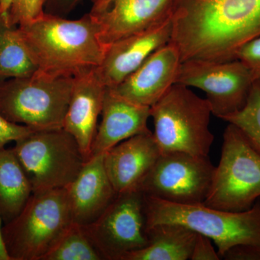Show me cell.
Returning a JSON list of instances; mask_svg holds the SVG:
<instances>
[{
  "mask_svg": "<svg viewBox=\"0 0 260 260\" xmlns=\"http://www.w3.org/2000/svg\"><path fill=\"white\" fill-rule=\"evenodd\" d=\"M148 244L133 251L123 260H187L198 233L181 224L162 223L147 225Z\"/></svg>",
  "mask_w": 260,
  "mask_h": 260,
  "instance_id": "cell-19",
  "label": "cell"
},
{
  "mask_svg": "<svg viewBox=\"0 0 260 260\" xmlns=\"http://www.w3.org/2000/svg\"><path fill=\"white\" fill-rule=\"evenodd\" d=\"M181 64L180 53L170 42L154 51L138 69L112 89L129 102L152 107L176 84Z\"/></svg>",
  "mask_w": 260,
  "mask_h": 260,
  "instance_id": "cell-14",
  "label": "cell"
},
{
  "mask_svg": "<svg viewBox=\"0 0 260 260\" xmlns=\"http://www.w3.org/2000/svg\"><path fill=\"white\" fill-rule=\"evenodd\" d=\"M13 150L32 192L68 187L86 162L78 142L63 128L34 130Z\"/></svg>",
  "mask_w": 260,
  "mask_h": 260,
  "instance_id": "cell-8",
  "label": "cell"
},
{
  "mask_svg": "<svg viewBox=\"0 0 260 260\" xmlns=\"http://www.w3.org/2000/svg\"><path fill=\"white\" fill-rule=\"evenodd\" d=\"M34 131L28 126L11 122L0 114V149L5 148L10 142H16L28 136Z\"/></svg>",
  "mask_w": 260,
  "mask_h": 260,
  "instance_id": "cell-26",
  "label": "cell"
},
{
  "mask_svg": "<svg viewBox=\"0 0 260 260\" xmlns=\"http://www.w3.org/2000/svg\"><path fill=\"white\" fill-rule=\"evenodd\" d=\"M172 24L181 62L234 60L260 37V0H175Z\"/></svg>",
  "mask_w": 260,
  "mask_h": 260,
  "instance_id": "cell-1",
  "label": "cell"
},
{
  "mask_svg": "<svg viewBox=\"0 0 260 260\" xmlns=\"http://www.w3.org/2000/svg\"><path fill=\"white\" fill-rule=\"evenodd\" d=\"M172 14L148 28L108 46L98 73L108 88H114L138 69L154 51L170 42Z\"/></svg>",
  "mask_w": 260,
  "mask_h": 260,
  "instance_id": "cell-13",
  "label": "cell"
},
{
  "mask_svg": "<svg viewBox=\"0 0 260 260\" xmlns=\"http://www.w3.org/2000/svg\"><path fill=\"white\" fill-rule=\"evenodd\" d=\"M221 259L225 260H260V244H242L225 251Z\"/></svg>",
  "mask_w": 260,
  "mask_h": 260,
  "instance_id": "cell-28",
  "label": "cell"
},
{
  "mask_svg": "<svg viewBox=\"0 0 260 260\" xmlns=\"http://www.w3.org/2000/svg\"><path fill=\"white\" fill-rule=\"evenodd\" d=\"M236 59L244 63L255 80L260 81V37L243 45L237 51Z\"/></svg>",
  "mask_w": 260,
  "mask_h": 260,
  "instance_id": "cell-25",
  "label": "cell"
},
{
  "mask_svg": "<svg viewBox=\"0 0 260 260\" xmlns=\"http://www.w3.org/2000/svg\"><path fill=\"white\" fill-rule=\"evenodd\" d=\"M224 121L237 126L260 154V81L255 80L246 105Z\"/></svg>",
  "mask_w": 260,
  "mask_h": 260,
  "instance_id": "cell-23",
  "label": "cell"
},
{
  "mask_svg": "<svg viewBox=\"0 0 260 260\" xmlns=\"http://www.w3.org/2000/svg\"><path fill=\"white\" fill-rule=\"evenodd\" d=\"M88 13L107 49L113 43L172 14L175 0H90Z\"/></svg>",
  "mask_w": 260,
  "mask_h": 260,
  "instance_id": "cell-12",
  "label": "cell"
},
{
  "mask_svg": "<svg viewBox=\"0 0 260 260\" xmlns=\"http://www.w3.org/2000/svg\"><path fill=\"white\" fill-rule=\"evenodd\" d=\"M66 189L73 222L85 226L95 221L117 194L106 171L104 154L87 160Z\"/></svg>",
  "mask_w": 260,
  "mask_h": 260,
  "instance_id": "cell-17",
  "label": "cell"
},
{
  "mask_svg": "<svg viewBox=\"0 0 260 260\" xmlns=\"http://www.w3.org/2000/svg\"><path fill=\"white\" fill-rule=\"evenodd\" d=\"M17 27L38 73L75 78L100 67L105 55L106 48L89 14L68 20L44 13Z\"/></svg>",
  "mask_w": 260,
  "mask_h": 260,
  "instance_id": "cell-2",
  "label": "cell"
},
{
  "mask_svg": "<svg viewBox=\"0 0 260 260\" xmlns=\"http://www.w3.org/2000/svg\"><path fill=\"white\" fill-rule=\"evenodd\" d=\"M2 223H3V221L0 218V260H10L9 256L7 253L6 249H5L4 242H3Z\"/></svg>",
  "mask_w": 260,
  "mask_h": 260,
  "instance_id": "cell-30",
  "label": "cell"
},
{
  "mask_svg": "<svg viewBox=\"0 0 260 260\" xmlns=\"http://www.w3.org/2000/svg\"><path fill=\"white\" fill-rule=\"evenodd\" d=\"M260 198V154L240 129L229 123L221 156L203 204L215 209L242 212Z\"/></svg>",
  "mask_w": 260,
  "mask_h": 260,
  "instance_id": "cell-7",
  "label": "cell"
},
{
  "mask_svg": "<svg viewBox=\"0 0 260 260\" xmlns=\"http://www.w3.org/2000/svg\"><path fill=\"white\" fill-rule=\"evenodd\" d=\"M106 89L97 68L74 78L63 129L74 137L86 161L91 158Z\"/></svg>",
  "mask_w": 260,
  "mask_h": 260,
  "instance_id": "cell-15",
  "label": "cell"
},
{
  "mask_svg": "<svg viewBox=\"0 0 260 260\" xmlns=\"http://www.w3.org/2000/svg\"><path fill=\"white\" fill-rule=\"evenodd\" d=\"M74 78L41 73L28 78L0 80V114L34 130L61 129Z\"/></svg>",
  "mask_w": 260,
  "mask_h": 260,
  "instance_id": "cell-6",
  "label": "cell"
},
{
  "mask_svg": "<svg viewBox=\"0 0 260 260\" xmlns=\"http://www.w3.org/2000/svg\"><path fill=\"white\" fill-rule=\"evenodd\" d=\"M212 114L206 99L198 96L190 88L174 84L150 107L153 135L160 153L209 155L214 141L210 129Z\"/></svg>",
  "mask_w": 260,
  "mask_h": 260,
  "instance_id": "cell-4",
  "label": "cell"
},
{
  "mask_svg": "<svg viewBox=\"0 0 260 260\" xmlns=\"http://www.w3.org/2000/svg\"><path fill=\"white\" fill-rule=\"evenodd\" d=\"M153 132L135 135L104 153V166L116 193L138 189L160 156Z\"/></svg>",
  "mask_w": 260,
  "mask_h": 260,
  "instance_id": "cell-16",
  "label": "cell"
},
{
  "mask_svg": "<svg viewBox=\"0 0 260 260\" xmlns=\"http://www.w3.org/2000/svg\"><path fill=\"white\" fill-rule=\"evenodd\" d=\"M32 194L31 184L13 148L0 149V218H16Z\"/></svg>",
  "mask_w": 260,
  "mask_h": 260,
  "instance_id": "cell-20",
  "label": "cell"
},
{
  "mask_svg": "<svg viewBox=\"0 0 260 260\" xmlns=\"http://www.w3.org/2000/svg\"><path fill=\"white\" fill-rule=\"evenodd\" d=\"M255 80L239 59H194L181 62L176 84L203 90L212 114L224 120L244 107Z\"/></svg>",
  "mask_w": 260,
  "mask_h": 260,
  "instance_id": "cell-11",
  "label": "cell"
},
{
  "mask_svg": "<svg viewBox=\"0 0 260 260\" xmlns=\"http://www.w3.org/2000/svg\"><path fill=\"white\" fill-rule=\"evenodd\" d=\"M3 13H4V10H3V7H2L1 4H0V15H1Z\"/></svg>",
  "mask_w": 260,
  "mask_h": 260,
  "instance_id": "cell-31",
  "label": "cell"
},
{
  "mask_svg": "<svg viewBox=\"0 0 260 260\" xmlns=\"http://www.w3.org/2000/svg\"><path fill=\"white\" fill-rule=\"evenodd\" d=\"M82 0H46L44 13L64 17L76 8Z\"/></svg>",
  "mask_w": 260,
  "mask_h": 260,
  "instance_id": "cell-29",
  "label": "cell"
},
{
  "mask_svg": "<svg viewBox=\"0 0 260 260\" xmlns=\"http://www.w3.org/2000/svg\"><path fill=\"white\" fill-rule=\"evenodd\" d=\"M191 260L221 259L218 251L214 249L212 240L202 234H198L190 257Z\"/></svg>",
  "mask_w": 260,
  "mask_h": 260,
  "instance_id": "cell-27",
  "label": "cell"
},
{
  "mask_svg": "<svg viewBox=\"0 0 260 260\" xmlns=\"http://www.w3.org/2000/svg\"><path fill=\"white\" fill-rule=\"evenodd\" d=\"M91 148V157L104 154L113 147L135 135L149 133L150 108L138 105L106 89L102 112Z\"/></svg>",
  "mask_w": 260,
  "mask_h": 260,
  "instance_id": "cell-18",
  "label": "cell"
},
{
  "mask_svg": "<svg viewBox=\"0 0 260 260\" xmlns=\"http://www.w3.org/2000/svg\"><path fill=\"white\" fill-rule=\"evenodd\" d=\"M145 194L139 189L119 193L84 230L104 260H123L148 244Z\"/></svg>",
  "mask_w": 260,
  "mask_h": 260,
  "instance_id": "cell-10",
  "label": "cell"
},
{
  "mask_svg": "<svg viewBox=\"0 0 260 260\" xmlns=\"http://www.w3.org/2000/svg\"><path fill=\"white\" fill-rule=\"evenodd\" d=\"M73 223L66 188L32 192L20 214L2 228L10 260H42Z\"/></svg>",
  "mask_w": 260,
  "mask_h": 260,
  "instance_id": "cell-5",
  "label": "cell"
},
{
  "mask_svg": "<svg viewBox=\"0 0 260 260\" xmlns=\"http://www.w3.org/2000/svg\"><path fill=\"white\" fill-rule=\"evenodd\" d=\"M38 68L18 27L12 26L0 15V80L28 78Z\"/></svg>",
  "mask_w": 260,
  "mask_h": 260,
  "instance_id": "cell-21",
  "label": "cell"
},
{
  "mask_svg": "<svg viewBox=\"0 0 260 260\" xmlns=\"http://www.w3.org/2000/svg\"><path fill=\"white\" fill-rule=\"evenodd\" d=\"M147 225L181 224L211 239L220 258L231 248L260 244V198L250 209L225 211L198 205H179L145 195Z\"/></svg>",
  "mask_w": 260,
  "mask_h": 260,
  "instance_id": "cell-3",
  "label": "cell"
},
{
  "mask_svg": "<svg viewBox=\"0 0 260 260\" xmlns=\"http://www.w3.org/2000/svg\"><path fill=\"white\" fill-rule=\"evenodd\" d=\"M42 260H104L83 225L72 223Z\"/></svg>",
  "mask_w": 260,
  "mask_h": 260,
  "instance_id": "cell-22",
  "label": "cell"
},
{
  "mask_svg": "<svg viewBox=\"0 0 260 260\" xmlns=\"http://www.w3.org/2000/svg\"><path fill=\"white\" fill-rule=\"evenodd\" d=\"M46 0H0L7 21L12 26L28 23L44 14Z\"/></svg>",
  "mask_w": 260,
  "mask_h": 260,
  "instance_id": "cell-24",
  "label": "cell"
},
{
  "mask_svg": "<svg viewBox=\"0 0 260 260\" xmlns=\"http://www.w3.org/2000/svg\"><path fill=\"white\" fill-rule=\"evenodd\" d=\"M215 169L208 155L160 154L138 189L146 196L174 204H202L209 192Z\"/></svg>",
  "mask_w": 260,
  "mask_h": 260,
  "instance_id": "cell-9",
  "label": "cell"
}]
</instances>
